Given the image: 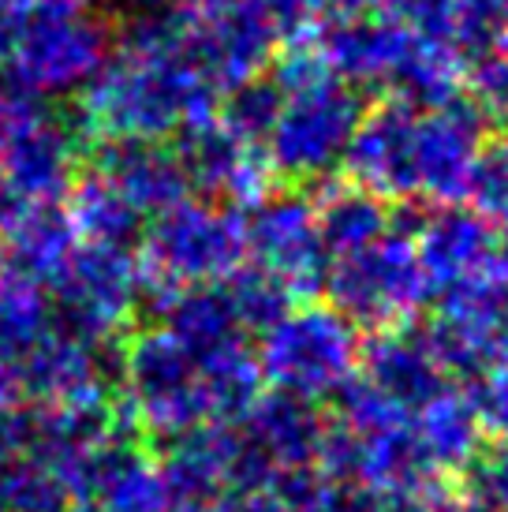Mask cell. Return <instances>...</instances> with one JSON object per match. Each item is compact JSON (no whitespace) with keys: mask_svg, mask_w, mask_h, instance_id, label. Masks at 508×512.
Masks as SVG:
<instances>
[{"mask_svg":"<svg viewBox=\"0 0 508 512\" xmlns=\"http://www.w3.org/2000/svg\"><path fill=\"white\" fill-rule=\"evenodd\" d=\"M23 456V404L0 408V468Z\"/></svg>","mask_w":508,"mask_h":512,"instance_id":"36","label":"cell"},{"mask_svg":"<svg viewBox=\"0 0 508 512\" xmlns=\"http://www.w3.org/2000/svg\"><path fill=\"white\" fill-rule=\"evenodd\" d=\"M471 86V105L479 109L486 120H501L508 124V45L490 49L475 60V68L464 75Z\"/></svg>","mask_w":508,"mask_h":512,"instance_id":"31","label":"cell"},{"mask_svg":"<svg viewBox=\"0 0 508 512\" xmlns=\"http://www.w3.org/2000/svg\"><path fill=\"white\" fill-rule=\"evenodd\" d=\"M449 38L464 57L508 45V0H456Z\"/></svg>","mask_w":508,"mask_h":512,"instance_id":"29","label":"cell"},{"mask_svg":"<svg viewBox=\"0 0 508 512\" xmlns=\"http://www.w3.org/2000/svg\"><path fill=\"white\" fill-rule=\"evenodd\" d=\"M15 30H19V15H15V12H0V64H8V60H12Z\"/></svg>","mask_w":508,"mask_h":512,"instance_id":"39","label":"cell"},{"mask_svg":"<svg viewBox=\"0 0 508 512\" xmlns=\"http://www.w3.org/2000/svg\"><path fill=\"white\" fill-rule=\"evenodd\" d=\"M426 341L449 374L475 378L490 367H508V277L445 292Z\"/></svg>","mask_w":508,"mask_h":512,"instance_id":"11","label":"cell"},{"mask_svg":"<svg viewBox=\"0 0 508 512\" xmlns=\"http://www.w3.org/2000/svg\"><path fill=\"white\" fill-rule=\"evenodd\" d=\"M273 83L281 86V105L262 139L269 172L292 184L329 180L344 165L355 128L367 113L359 86L329 72L311 42H292Z\"/></svg>","mask_w":508,"mask_h":512,"instance_id":"2","label":"cell"},{"mask_svg":"<svg viewBox=\"0 0 508 512\" xmlns=\"http://www.w3.org/2000/svg\"><path fill=\"white\" fill-rule=\"evenodd\" d=\"M64 210L75 228V240L94 247H116V251H139L146 217L116 191L101 172L86 169L75 176L71 191L64 195Z\"/></svg>","mask_w":508,"mask_h":512,"instance_id":"21","label":"cell"},{"mask_svg":"<svg viewBox=\"0 0 508 512\" xmlns=\"http://www.w3.org/2000/svg\"><path fill=\"white\" fill-rule=\"evenodd\" d=\"M467 400H471V412L482 430H494L508 438V367H490L475 374Z\"/></svg>","mask_w":508,"mask_h":512,"instance_id":"33","label":"cell"},{"mask_svg":"<svg viewBox=\"0 0 508 512\" xmlns=\"http://www.w3.org/2000/svg\"><path fill=\"white\" fill-rule=\"evenodd\" d=\"M411 427H415L426 464H464L475 453L482 434L467 393L452 385H445L438 397H430L411 412Z\"/></svg>","mask_w":508,"mask_h":512,"instance_id":"23","label":"cell"},{"mask_svg":"<svg viewBox=\"0 0 508 512\" xmlns=\"http://www.w3.org/2000/svg\"><path fill=\"white\" fill-rule=\"evenodd\" d=\"M247 258L273 281H281L296 299L322 288L325 243L318 232L314 202L299 191H269L247 210Z\"/></svg>","mask_w":508,"mask_h":512,"instance_id":"9","label":"cell"},{"mask_svg":"<svg viewBox=\"0 0 508 512\" xmlns=\"http://www.w3.org/2000/svg\"><path fill=\"white\" fill-rule=\"evenodd\" d=\"M314 217H318V232H322L329 258L359 251L393 228V214L385 210V199L370 195L367 187L352 180L325 187L322 199L314 202Z\"/></svg>","mask_w":508,"mask_h":512,"instance_id":"22","label":"cell"},{"mask_svg":"<svg viewBox=\"0 0 508 512\" xmlns=\"http://www.w3.org/2000/svg\"><path fill=\"white\" fill-rule=\"evenodd\" d=\"M374 4L381 0H318V8L325 15H359V12H374Z\"/></svg>","mask_w":508,"mask_h":512,"instance_id":"38","label":"cell"},{"mask_svg":"<svg viewBox=\"0 0 508 512\" xmlns=\"http://www.w3.org/2000/svg\"><path fill=\"white\" fill-rule=\"evenodd\" d=\"M236 4L251 12L277 38V45L299 42L314 27V19L322 15L318 0H236Z\"/></svg>","mask_w":508,"mask_h":512,"instance_id":"32","label":"cell"},{"mask_svg":"<svg viewBox=\"0 0 508 512\" xmlns=\"http://www.w3.org/2000/svg\"><path fill=\"white\" fill-rule=\"evenodd\" d=\"M64 512H105V505L101 501H71Z\"/></svg>","mask_w":508,"mask_h":512,"instance_id":"40","label":"cell"},{"mask_svg":"<svg viewBox=\"0 0 508 512\" xmlns=\"http://www.w3.org/2000/svg\"><path fill=\"white\" fill-rule=\"evenodd\" d=\"M415 255L430 292H460L490 277H508V251L497 228L460 202L438 206L415 228Z\"/></svg>","mask_w":508,"mask_h":512,"instance_id":"10","label":"cell"},{"mask_svg":"<svg viewBox=\"0 0 508 512\" xmlns=\"http://www.w3.org/2000/svg\"><path fill=\"white\" fill-rule=\"evenodd\" d=\"M45 292L53 303V326L90 344L120 341L124 329L139 318V251L75 243Z\"/></svg>","mask_w":508,"mask_h":512,"instance_id":"8","label":"cell"},{"mask_svg":"<svg viewBox=\"0 0 508 512\" xmlns=\"http://www.w3.org/2000/svg\"><path fill=\"white\" fill-rule=\"evenodd\" d=\"M359 378L374 393L393 400L396 408L415 412L419 404L438 397L441 389L449 385V370L441 367V359L434 356V348H430L423 329L393 326L378 329L374 341L363 344Z\"/></svg>","mask_w":508,"mask_h":512,"instance_id":"17","label":"cell"},{"mask_svg":"<svg viewBox=\"0 0 508 512\" xmlns=\"http://www.w3.org/2000/svg\"><path fill=\"white\" fill-rule=\"evenodd\" d=\"M217 101L221 90L191 49L187 15L154 8L135 12L116 30L113 57L71 98L68 116L83 146L98 139L169 143L198 120L217 116Z\"/></svg>","mask_w":508,"mask_h":512,"instance_id":"1","label":"cell"},{"mask_svg":"<svg viewBox=\"0 0 508 512\" xmlns=\"http://www.w3.org/2000/svg\"><path fill=\"white\" fill-rule=\"evenodd\" d=\"M157 326L169 329L176 341L184 344L187 352L210 367L228 356L247 352V329L240 326V318L228 303L221 281L217 285H184L169 288L165 296L154 303Z\"/></svg>","mask_w":508,"mask_h":512,"instance_id":"18","label":"cell"},{"mask_svg":"<svg viewBox=\"0 0 508 512\" xmlns=\"http://www.w3.org/2000/svg\"><path fill=\"white\" fill-rule=\"evenodd\" d=\"M45 109H49V98H42L12 64H0V131L19 128L42 116Z\"/></svg>","mask_w":508,"mask_h":512,"instance_id":"34","label":"cell"},{"mask_svg":"<svg viewBox=\"0 0 508 512\" xmlns=\"http://www.w3.org/2000/svg\"><path fill=\"white\" fill-rule=\"evenodd\" d=\"M23 8H27V0H0V12H23Z\"/></svg>","mask_w":508,"mask_h":512,"instance_id":"41","label":"cell"},{"mask_svg":"<svg viewBox=\"0 0 508 512\" xmlns=\"http://www.w3.org/2000/svg\"><path fill=\"white\" fill-rule=\"evenodd\" d=\"M277 105H281V86L273 83V79L254 75V79H243V83L228 86L225 94H221V101H217V120L236 139L262 146L269 124L277 116Z\"/></svg>","mask_w":508,"mask_h":512,"instance_id":"27","label":"cell"},{"mask_svg":"<svg viewBox=\"0 0 508 512\" xmlns=\"http://www.w3.org/2000/svg\"><path fill=\"white\" fill-rule=\"evenodd\" d=\"M221 288H225L228 303H232V311H236V318H240V326L247 329V333L269 329L292 303H296V296H292L281 281H273V277H269L266 270H258L254 262H243L240 270L228 273L225 281H221Z\"/></svg>","mask_w":508,"mask_h":512,"instance_id":"26","label":"cell"},{"mask_svg":"<svg viewBox=\"0 0 508 512\" xmlns=\"http://www.w3.org/2000/svg\"><path fill=\"white\" fill-rule=\"evenodd\" d=\"M243 423V445L247 453L258 460V468H299L303 460H311L314 453H322L325 427L314 404L288 393H258L251 400V408L240 415Z\"/></svg>","mask_w":508,"mask_h":512,"instance_id":"19","label":"cell"},{"mask_svg":"<svg viewBox=\"0 0 508 512\" xmlns=\"http://www.w3.org/2000/svg\"><path fill=\"white\" fill-rule=\"evenodd\" d=\"M98 501L105 505V512H169L172 505L169 490L146 456L127 464Z\"/></svg>","mask_w":508,"mask_h":512,"instance_id":"30","label":"cell"},{"mask_svg":"<svg viewBox=\"0 0 508 512\" xmlns=\"http://www.w3.org/2000/svg\"><path fill=\"white\" fill-rule=\"evenodd\" d=\"M0 273H4V258H0Z\"/></svg>","mask_w":508,"mask_h":512,"instance_id":"43","label":"cell"},{"mask_svg":"<svg viewBox=\"0 0 508 512\" xmlns=\"http://www.w3.org/2000/svg\"><path fill=\"white\" fill-rule=\"evenodd\" d=\"M415 131L419 105L404 98H389L363 113L344 157L352 184L385 202L415 199Z\"/></svg>","mask_w":508,"mask_h":512,"instance_id":"15","label":"cell"},{"mask_svg":"<svg viewBox=\"0 0 508 512\" xmlns=\"http://www.w3.org/2000/svg\"><path fill=\"white\" fill-rule=\"evenodd\" d=\"M359 356V329L344 314L322 303H292L273 326L262 329L254 363L262 382L277 393L314 404L340 397L355 382Z\"/></svg>","mask_w":508,"mask_h":512,"instance_id":"4","label":"cell"},{"mask_svg":"<svg viewBox=\"0 0 508 512\" xmlns=\"http://www.w3.org/2000/svg\"><path fill=\"white\" fill-rule=\"evenodd\" d=\"M482 124L486 116L467 98H452L441 105H419L415 131V199L464 202L471 172L479 161Z\"/></svg>","mask_w":508,"mask_h":512,"instance_id":"13","label":"cell"},{"mask_svg":"<svg viewBox=\"0 0 508 512\" xmlns=\"http://www.w3.org/2000/svg\"><path fill=\"white\" fill-rule=\"evenodd\" d=\"M86 146L68 113L45 109L19 128L0 131V161L19 202H64L83 172Z\"/></svg>","mask_w":508,"mask_h":512,"instance_id":"14","label":"cell"},{"mask_svg":"<svg viewBox=\"0 0 508 512\" xmlns=\"http://www.w3.org/2000/svg\"><path fill=\"white\" fill-rule=\"evenodd\" d=\"M0 512H4V509H0Z\"/></svg>","mask_w":508,"mask_h":512,"instance_id":"44","label":"cell"},{"mask_svg":"<svg viewBox=\"0 0 508 512\" xmlns=\"http://www.w3.org/2000/svg\"><path fill=\"white\" fill-rule=\"evenodd\" d=\"M467 199H471L475 214H482L497 228L508 251V139H497L479 150L471 184H467Z\"/></svg>","mask_w":508,"mask_h":512,"instance_id":"28","label":"cell"},{"mask_svg":"<svg viewBox=\"0 0 508 512\" xmlns=\"http://www.w3.org/2000/svg\"><path fill=\"white\" fill-rule=\"evenodd\" d=\"M247 262V217L225 202L187 195L146 221L142 277L154 285H217Z\"/></svg>","mask_w":508,"mask_h":512,"instance_id":"5","label":"cell"},{"mask_svg":"<svg viewBox=\"0 0 508 512\" xmlns=\"http://www.w3.org/2000/svg\"><path fill=\"white\" fill-rule=\"evenodd\" d=\"M322 288L329 307L340 311L355 329L404 326L430 296L411 236L389 228L374 243L325 262Z\"/></svg>","mask_w":508,"mask_h":512,"instance_id":"7","label":"cell"},{"mask_svg":"<svg viewBox=\"0 0 508 512\" xmlns=\"http://www.w3.org/2000/svg\"><path fill=\"white\" fill-rule=\"evenodd\" d=\"M75 243L79 240L64 202H23V210L0 232L4 273L45 288L53 281V273L68 262Z\"/></svg>","mask_w":508,"mask_h":512,"instance_id":"20","label":"cell"},{"mask_svg":"<svg viewBox=\"0 0 508 512\" xmlns=\"http://www.w3.org/2000/svg\"><path fill=\"white\" fill-rule=\"evenodd\" d=\"M381 4H385V15L393 23H400V27L452 42L449 27H452V4L456 0H381Z\"/></svg>","mask_w":508,"mask_h":512,"instance_id":"35","label":"cell"},{"mask_svg":"<svg viewBox=\"0 0 508 512\" xmlns=\"http://www.w3.org/2000/svg\"><path fill=\"white\" fill-rule=\"evenodd\" d=\"M86 169L101 172L146 221L191 195L184 165L169 143L150 139H98L86 146Z\"/></svg>","mask_w":508,"mask_h":512,"instance_id":"16","label":"cell"},{"mask_svg":"<svg viewBox=\"0 0 508 512\" xmlns=\"http://www.w3.org/2000/svg\"><path fill=\"white\" fill-rule=\"evenodd\" d=\"M169 512H206V509H202V505H195V501H180L176 509L169 505Z\"/></svg>","mask_w":508,"mask_h":512,"instance_id":"42","label":"cell"},{"mask_svg":"<svg viewBox=\"0 0 508 512\" xmlns=\"http://www.w3.org/2000/svg\"><path fill=\"white\" fill-rule=\"evenodd\" d=\"M176 157L184 165L191 195L225 202L232 210H251L273 191V172L266 165L262 146L236 139L232 131L210 116L176 135Z\"/></svg>","mask_w":508,"mask_h":512,"instance_id":"12","label":"cell"},{"mask_svg":"<svg viewBox=\"0 0 508 512\" xmlns=\"http://www.w3.org/2000/svg\"><path fill=\"white\" fill-rule=\"evenodd\" d=\"M71 494L53 464L38 456H15L0 468V509L4 512H64Z\"/></svg>","mask_w":508,"mask_h":512,"instance_id":"25","label":"cell"},{"mask_svg":"<svg viewBox=\"0 0 508 512\" xmlns=\"http://www.w3.org/2000/svg\"><path fill=\"white\" fill-rule=\"evenodd\" d=\"M53 329L49 292L34 281L0 273V367H12Z\"/></svg>","mask_w":508,"mask_h":512,"instance_id":"24","label":"cell"},{"mask_svg":"<svg viewBox=\"0 0 508 512\" xmlns=\"http://www.w3.org/2000/svg\"><path fill=\"white\" fill-rule=\"evenodd\" d=\"M116 27L98 0H27L12 64L42 98H75L113 57Z\"/></svg>","mask_w":508,"mask_h":512,"instance_id":"3","label":"cell"},{"mask_svg":"<svg viewBox=\"0 0 508 512\" xmlns=\"http://www.w3.org/2000/svg\"><path fill=\"white\" fill-rule=\"evenodd\" d=\"M120 400L142 434L157 438L213 423L202 363L161 326L135 329L120 344Z\"/></svg>","mask_w":508,"mask_h":512,"instance_id":"6","label":"cell"},{"mask_svg":"<svg viewBox=\"0 0 508 512\" xmlns=\"http://www.w3.org/2000/svg\"><path fill=\"white\" fill-rule=\"evenodd\" d=\"M19 210H23V202H19V195H15L12 184H8V172H4V161H0V232L8 228V221H12Z\"/></svg>","mask_w":508,"mask_h":512,"instance_id":"37","label":"cell"}]
</instances>
